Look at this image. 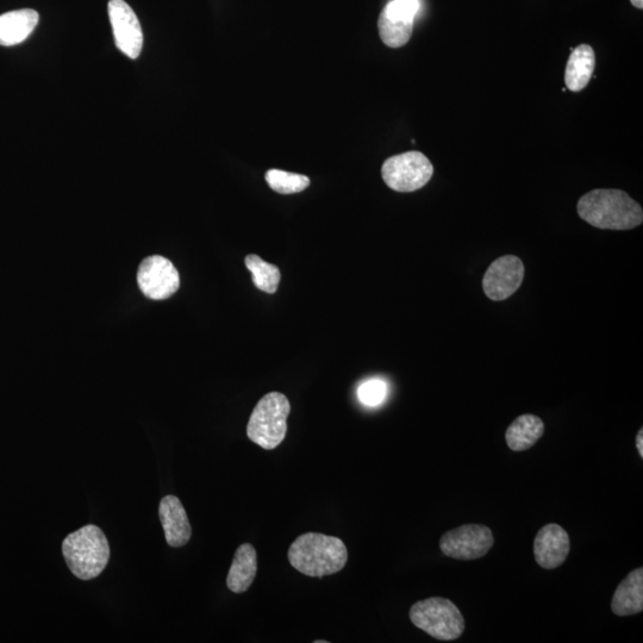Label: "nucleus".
<instances>
[{
	"instance_id": "nucleus-1",
	"label": "nucleus",
	"mask_w": 643,
	"mask_h": 643,
	"mask_svg": "<svg viewBox=\"0 0 643 643\" xmlns=\"http://www.w3.org/2000/svg\"><path fill=\"white\" fill-rule=\"evenodd\" d=\"M578 215L590 226L607 230H630L641 226L643 211L628 193L597 189L579 199Z\"/></svg>"
},
{
	"instance_id": "nucleus-2",
	"label": "nucleus",
	"mask_w": 643,
	"mask_h": 643,
	"mask_svg": "<svg viewBox=\"0 0 643 643\" xmlns=\"http://www.w3.org/2000/svg\"><path fill=\"white\" fill-rule=\"evenodd\" d=\"M287 558L304 576L323 578L345 568L348 551L345 543L335 536L307 533L292 542Z\"/></svg>"
},
{
	"instance_id": "nucleus-3",
	"label": "nucleus",
	"mask_w": 643,
	"mask_h": 643,
	"mask_svg": "<svg viewBox=\"0 0 643 643\" xmlns=\"http://www.w3.org/2000/svg\"><path fill=\"white\" fill-rule=\"evenodd\" d=\"M62 554L74 576L95 579L109 563V541L101 528L89 524L67 536L62 542Z\"/></svg>"
},
{
	"instance_id": "nucleus-4",
	"label": "nucleus",
	"mask_w": 643,
	"mask_h": 643,
	"mask_svg": "<svg viewBox=\"0 0 643 643\" xmlns=\"http://www.w3.org/2000/svg\"><path fill=\"white\" fill-rule=\"evenodd\" d=\"M290 411L291 404L283 393H267L249 418L248 439L267 451L276 449L285 439Z\"/></svg>"
},
{
	"instance_id": "nucleus-5",
	"label": "nucleus",
	"mask_w": 643,
	"mask_h": 643,
	"mask_svg": "<svg viewBox=\"0 0 643 643\" xmlns=\"http://www.w3.org/2000/svg\"><path fill=\"white\" fill-rule=\"evenodd\" d=\"M409 617L414 626L440 641H454L463 635L464 615L447 598L432 597L412 605Z\"/></svg>"
},
{
	"instance_id": "nucleus-6",
	"label": "nucleus",
	"mask_w": 643,
	"mask_h": 643,
	"mask_svg": "<svg viewBox=\"0 0 643 643\" xmlns=\"http://www.w3.org/2000/svg\"><path fill=\"white\" fill-rule=\"evenodd\" d=\"M434 167L426 155L408 152L387 159L382 167L385 184L397 192H414L426 186Z\"/></svg>"
},
{
	"instance_id": "nucleus-7",
	"label": "nucleus",
	"mask_w": 643,
	"mask_h": 643,
	"mask_svg": "<svg viewBox=\"0 0 643 643\" xmlns=\"http://www.w3.org/2000/svg\"><path fill=\"white\" fill-rule=\"evenodd\" d=\"M493 543L495 538L489 527L471 523L443 534L440 548L446 557L468 561L485 557Z\"/></svg>"
},
{
	"instance_id": "nucleus-8",
	"label": "nucleus",
	"mask_w": 643,
	"mask_h": 643,
	"mask_svg": "<svg viewBox=\"0 0 643 643\" xmlns=\"http://www.w3.org/2000/svg\"><path fill=\"white\" fill-rule=\"evenodd\" d=\"M420 0H391L379 16L380 39L390 48H401L410 41Z\"/></svg>"
},
{
	"instance_id": "nucleus-9",
	"label": "nucleus",
	"mask_w": 643,
	"mask_h": 643,
	"mask_svg": "<svg viewBox=\"0 0 643 643\" xmlns=\"http://www.w3.org/2000/svg\"><path fill=\"white\" fill-rule=\"evenodd\" d=\"M137 283L143 295L153 301H164L177 293L180 277L172 261L161 255H153L141 262L137 271Z\"/></svg>"
},
{
	"instance_id": "nucleus-10",
	"label": "nucleus",
	"mask_w": 643,
	"mask_h": 643,
	"mask_svg": "<svg viewBox=\"0 0 643 643\" xmlns=\"http://www.w3.org/2000/svg\"><path fill=\"white\" fill-rule=\"evenodd\" d=\"M524 273L523 262L515 255H504L493 261L483 279L485 295L491 301L502 302L520 289Z\"/></svg>"
},
{
	"instance_id": "nucleus-11",
	"label": "nucleus",
	"mask_w": 643,
	"mask_h": 643,
	"mask_svg": "<svg viewBox=\"0 0 643 643\" xmlns=\"http://www.w3.org/2000/svg\"><path fill=\"white\" fill-rule=\"evenodd\" d=\"M108 11L116 47L130 59L139 58L143 48V33L134 10L124 0H110Z\"/></svg>"
},
{
	"instance_id": "nucleus-12",
	"label": "nucleus",
	"mask_w": 643,
	"mask_h": 643,
	"mask_svg": "<svg viewBox=\"0 0 643 643\" xmlns=\"http://www.w3.org/2000/svg\"><path fill=\"white\" fill-rule=\"evenodd\" d=\"M570 551V536L557 523H549L542 527L534 540L536 563L545 570H554L563 565Z\"/></svg>"
},
{
	"instance_id": "nucleus-13",
	"label": "nucleus",
	"mask_w": 643,
	"mask_h": 643,
	"mask_svg": "<svg viewBox=\"0 0 643 643\" xmlns=\"http://www.w3.org/2000/svg\"><path fill=\"white\" fill-rule=\"evenodd\" d=\"M159 516L168 545L179 548L189 543L192 528L184 505L178 497L170 495L162 498Z\"/></svg>"
},
{
	"instance_id": "nucleus-14",
	"label": "nucleus",
	"mask_w": 643,
	"mask_h": 643,
	"mask_svg": "<svg viewBox=\"0 0 643 643\" xmlns=\"http://www.w3.org/2000/svg\"><path fill=\"white\" fill-rule=\"evenodd\" d=\"M40 16L35 10L22 9L0 15V46L20 45L33 34Z\"/></svg>"
},
{
	"instance_id": "nucleus-15",
	"label": "nucleus",
	"mask_w": 643,
	"mask_h": 643,
	"mask_svg": "<svg viewBox=\"0 0 643 643\" xmlns=\"http://www.w3.org/2000/svg\"><path fill=\"white\" fill-rule=\"evenodd\" d=\"M611 610L617 616H633L643 611V568H636L622 580L614 593Z\"/></svg>"
},
{
	"instance_id": "nucleus-16",
	"label": "nucleus",
	"mask_w": 643,
	"mask_h": 643,
	"mask_svg": "<svg viewBox=\"0 0 643 643\" xmlns=\"http://www.w3.org/2000/svg\"><path fill=\"white\" fill-rule=\"evenodd\" d=\"M258 573V554L251 543H243L236 549L227 577L228 589L243 593L251 588Z\"/></svg>"
},
{
	"instance_id": "nucleus-17",
	"label": "nucleus",
	"mask_w": 643,
	"mask_h": 643,
	"mask_svg": "<svg viewBox=\"0 0 643 643\" xmlns=\"http://www.w3.org/2000/svg\"><path fill=\"white\" fill-rule=\"evenodd\" d=\"M596 66V55L589 45H580L574 48L568 58L565 83L572 92H580L589 85Z\"/></svg>"
},
{
	"instance_id": "nucleus-18",
	"label": "nucleus",
	"mask_w": 643,
	"mask_h": 643,
	"mask_svg": "<svg viewBox=\"0 0 643 643\" xmlns=\"http://www.w3.org/2000/svg\"><path fill=\"white\" fill-rule=\"evenodd\" d=\"M545 433V423L535 415H522L510 424L505 440L511 451L524 452L532 448Z\"/></svg>"
},
{
	"instance_id": "nucleus-19",
	"label": "nucleus",
	"mask_w": 643,
	"mask_h": 643,
	"mask_svg": "<svg viewBox=\"0 0 643 643\" xmlns=\"http://www.w3.org/2000/svg\"><path fill=\"white\" fill-rule=\"evenodd\" d=\"M246 267L252 272L253 283L260 291L273 295L278 291L282 273L276 265L268 264L259 255H247Z\"/></svg>"
},
{
	"instance_id": "nucleus-20",
	"label": "nucleus",
	"mask_w": 643,
	"mask_h": 643,
	"mask_svg": "<svg viewBox=\"0 0 643 643\" xmlns=\"http://www.w3.org/2000/svg\"><path fill=\"white\" fill-rule=\"evenodd\" d=\"M265 178L271 189L280 195H293L307 190L310 185V179L307 176L279 170L268 171Z\"/></svg>"
},
{
	"instance_id": "nucleus-21",
	"label": "nucleus",
	"mask_w": 643,
	"mask_h": 643,
	"mask_svg": "<svg viewBox=\"0 0 643 643\" xmlns=\"http://www.w3.org/2000/svg\"><path fill=\"white\" fill-rule=\"evenodd\" d=\"M387 392H389V389H387V384L384 380L371 379L359 386L358 397L359 401L366 407L374 408L385 401Z\"/></svg>"
},
{
	"instance_id": "nucleus-22",
	"label": "nucleus",
	"mask_w": 643,
	"mask_h": 643,
	"mask_svg": "<svg viewBox=\"0 0 643 643\" xmlns=\"http://www.w3.org/2000/svg\"><path fill=\"white\" fill-rule=\"evenodd\" d=\"M636 448H638L640 457L643 458V429H640L638 436H636Z\"/></svg>"
},
{
	"instance_id": "nucleus-23",
	"label": "nucleus",
	"mask_w": 643,
	"mask_h": 643,
	"mask_svg": "<svg viewBox=\"0 0 643 643\" xmlns=\"http://www.w3.org/2000/svg\"><path fill=\"white\" fill-rule=\"evenodd\" d=\"M630 3H632L636 9H643V0H630Z\"/></svg>"
},
{
	"instance_id": "nucleus-24",
	"label": "nucleus",
	"mask_w": 643,
	"mask_h": 643,
	"mask_svg": "<svg viewBox=\"0 0 643 643\" xmlns=\"http://www.w3.org/2000/svg\"><path fill=\"white\" fill-rule=\"evenodd\" d=\"M315 642H316V643H326V642H328V641L318 640V641H315Z\"/></svg>"
}]
</instances>
